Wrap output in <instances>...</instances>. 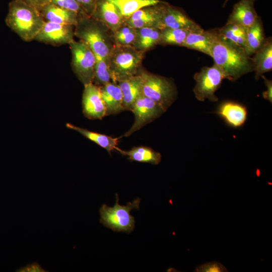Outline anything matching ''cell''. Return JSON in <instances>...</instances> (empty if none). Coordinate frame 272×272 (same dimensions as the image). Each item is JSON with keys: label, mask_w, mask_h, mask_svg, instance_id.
<instances>
[{"label": "cell", "mask_w": 272, "mask_h": 272, "mask_svg": "<svg viewBox=\"0 0 272 272\" xmlns=\"http://www.w3.org/2000/svg\"><path fill=\"white\" fill-rule=\"evenodd\" d=\"M211 57L224 73L226 79L235 81L253 71L252 59L243 47L221 37L213 30Z\"/></svg>", "instance_id": "cell-1"}, {"label": "cell", "mask_w": 272, "mask_h": 272, "mask_svg": "<svg viewBox=\"0 0 272 272\" xmlns=\"http://www.w3.org/2000/svg\"><path fill=\"white\" fill-rule=\"evenodd\" d=\"M44 22L36 8L20 0L9 3L6 24L24 41L34 40Z\"/></svg>", "instance_id": "cell-2"}, {"label": "cell", "mask_w": 272, "mask_h": 272, "mask_svg": "<svg viewBox=\"0 0 272 272\" xmlns=\"http://www.w3.org/2000/svg\"><path fill=\"white\" fill-rule=\"evenodd\" d=\"M104 26L92 17L83 16L75 26V35L85 42L96 56L109 59L115 46L111 43Z\"/></svg>", "instance_id": "cell-3"}, {"label": "cell", "mask_w": 272, "mask_h": 272, "mask_svg": "<svg viewBox=\"0 0 272 272\" xmlns=\"http://www.w3.org/2000/svg\"><path fill=\"white\" fill-rule=\"evenodd\" d=\"M144 52L133 46H115L109 57L112 82H117L137 75L144 57Z\"/></svg>", "instance_id": "cell-4"}, {"label": "cell", "mask_w": 272, "mask_h": 272, "mask_svg": "<svg viewBox=\"0 0 272 272\" xmlns=\"http://www.w3.org/2000/svg\"><path fill=\"white\" fill-rule=\"evenodd\" d=\"M142 94L160 104L166 110L173 103L177 96L174 84L168 78L140 71Z\"/></svg>", "instance_id": "cell-5"}, {"label": "cell", "mask_w": 272, "mask_h": 272, "mask_svg": "<svg viewBox=\"0 0 272 272\" xmlns=\"http://www.w3.org/2000/svg\"><path fill=\"white\" fill-rule=\"evenodd\" d=\"M116 196V202L113 207H110L103 204L100 208V222L114 231L130 233L135 227L134 218L130 212L133 209L139 210L141 199L137 197L132 202H127L126 206H122L118 203L117 193Z\"/></svg>", "instance_id": "cell-6"}, {"label": "cell", "mask_w": 272, "mask_h": 272, "mask_svg": "<svg viewBox=\"0 0 272 272\" xmlns=\"http://www.w3.org/2000/svg\"><path fill=\"white\" fill-rule=\"evenodd\" d=\"M73 70L84 85L92 83L96 55L83 41L74 40L70 44Z\"/></svg>", "instance_id": "cell-7"}, {"label": "cell", "mask_w": 272, "mask_h": 272, "mask_svg": "<svg viewBox=\"0 0 272 272\" xmlns=\"http://www.w3.org/2000/svg\"><path fill=\"white\" fill-rule=\"evenodd\" d=\"M194 79L196 84L193 93L198 100L203 101L207 99L212 102L218 100L215 93L226 77L218 65L214 63L211 67H203L194 75Z\"/></svg>", "instance_id": "cell-8"}, {"label": "cell", "mask_w": 272, "mask_h": 272, "mask_svg": "<svg viewBox=\"0 0 272 272\" xmlns=\"http://www.w3.org/2000/svg\"><path fill=\"white\" fill-rule=\"evenodd\" d=\"M166 111L160 104L142 94L132 106L131 111L134 114V121L124 136H130L160 117Z\"/></svg>", "instance_id": "cell-9"}, {"label": "cell", "mask_w": 272, "mask_h": 272, "mask_svg": "<svg viewBox=\"0 0 272 272\" xmlns=\"http://www.w3.org/2000/svg\"><path fill=\"white\" fill-rule=\"evenodd\" d=\"M74 27L45 21L34 40L55 46L70 44L74 40Z\"/></svg>", "instance_id": "cell-10"}, {"label": "cell", "mask_w": 272, "mask_h": 272, "mask_svg": "<svg viewBox=\"0 0 272 272\" xmlns=\"http://www.w3.org/2000/svg\"><path fill=\"white\" fill-rule=\"evenodd\" d=\"M83 112L90 119H102L106 116V108L100 87L90 83L84 85L82 97Z\"/></svg>", "instance_id": "cell-11"}, {"label": "cell", "mask_w": 272, "mask_h": 272, "mask_svg": "<svg viewBox=\"0 0 272 272\" xmlns=\"http://www.w3.org/2000/svg\"><path fill=\"white\" fill-rule=\"evenodd\" d=\"M198 26L182 11L166 4L156 28L162 30L164 29H191Z\"/></svg>", "instance_id": "cell-12"}, {"label": "cell", "mask_w": 272, "mask_h": 272, "mask_svg": "<svg viewBox=\"0 0 272 272\" xmlns=\"http://www.w3.org/2000/svg\"><path fill=\"white\" fill-rule=\"evenodd\" d=\"M92 17L113 32L123 25L126 20L115 5L108 0H98Z\"/></svg>", "instance_id": "cell-13"}, {"label": "cell", "mask_w": 272, "mask_h": 272, "mask_svg": "<svg viewBox=\"0 0 272 272\" xmlns=\"http://www.w3.org/2000/svg\"><path fill=\"white\" fill-rule=\"evenodd\" d=\"M166 3L162 2L156 5L142 8L135 12L124 23L131 27L139 29L156 25Z\"/></svg>", "instance_id": "cell-14"}, {"label": "cell", "mask_w": 272, "mask_h": 272, "mask_svg": "<svg viewBox=\"0 0 272 272\" xmlns=\"http://www.w3.org/2000/svg\"><path fill=\"white\" fill-rule=\"evenodd\" d=\"M255 0H240L235 4L227 23L247 29L258 17L254 8Z\"/></svg>", "instance_id": "cell-15"}, {"label": "cell", "mask_w": 272, "mask_h": 272, "mask_svg": "<svg viewBox=\"0 0 272 272\" xmlns=\"http://www.w3.org/2000/svg\"><path fill=\"white\" fill-rule=\"evenodd\" d=\"M41 16L46 22L60 24L76 26L81 17L77 13L50 3H47L39 10Z\"/></svg>", "instance_id": "cell-16"}, {"label": "cell", "mask_w": 272, "mask_h": 272, "mask_svg": "<svg viewBox=\"0 0 272 272\" xmlns=\"http://www.w3.org/2000/svg\"><path fill=\"white\" fill-rule=\"evenodd\" d=\"M213 35V30L206 31L198 26L190 30L183 46L211 56Z\"/></svg>", "instance_id": "cell-17"}, {"label": "cell", "mask_w": 272, "mask_h": 272, "mask_svg": "<svg viewBox=\"0 0 272 272\" xmlns=\"http://www.w3.org/2000/svg\"><path fill=\"white\" fill-rule=\"evenodd\" d=\"M106 108V116L117 114L123 111L122 95L117 83L110 82L100 87Z\"/></svg>", "instance_id": "cell-18"}, {"label": "cell", "mask_w": 272, "mask_h": 272, "mask_svg": "<svg viewBox=\"0 0 272 272\" xmlns=\"http://www.w3.org/2000/svg\"><path fill=\"white\" fill-rule=\"evenodd\" d=\"M252 59L253 71L258 80L263 74L272 70V41L271 37L265 39L261 47L254 53Z\"/></svg>", "instance_id": "cell-19"}, {"label": "cell", "mask_w": 272, "mask_h": 272, "mask_svg": "<svg viewBox=\"0 0 272 272\" xmlns=\"http://www.w3.org/2000/svg\"><path fill=\"white\" fill-rule=\"evenodd\" d=\"M217 113L230 125L240 127L245 122L247 110L243 105L234 102H225L220 105Z\"/></svg>", "instance_id": "cell-20"}, {"label": "cell", "mask_w": 272, "mask_h": 272, "mask_svg": "<svg viewBox=\"0 0 272 272\" xmlns=\"http://www.w3.org/2000/svg\"><path fill=\"white\" fill-rule=\"evenodd\" d=\"M116 83L121 91L124 110L131 111L134 102L142 94L141 81L138 74L119 81Z\"/></svg>", "instance_id": "cell-21"}, {"label": "cell", "mask_w": 272, "mask_h": 272, "mask_svg": "<svg viewBox=\"0 0 272 272\" xmlns=\"http://www.w3.org/2000/svg\"><path fill=\"white\" fill-rule=\"evenodd\" d=\"M265 40L262 22L258 16L254 23L246 29L244 50L248 56L254 54Z\"/></svg>", "instance_id": "cell-22"}, {"label": "cell", "mask_w": 272, "mask_h": 272, "mask_svg": "<svg viewBox=\"0 0 272 272\" xmlns=\"http://www.w3.org/2000/svg\"><path fill=\"white\" fill-rule=\"evenodd\" d=\"M115 150L127 157L131 161L158 165L161 160V154L148 147H134L128 151L122 150L117 147Z\"/></svg>", "instance_id": "cell-23"}, {"label": "cell", "mask_w": 272, "mask_h": 272, "mask_svg": "<svg viewBox=\"0 0 272 272\" xmlns=\"http://www.w3.org/2000/svg\"><path fill=\"white\" fill-rule=\"evenodd\" d=\"M161 30L154 27L137 29V35L133 47L137 50L144 52L159 44Z\"/></svg>", "instance_id": "cell-24"}, {"label": "cell", "mask_w": 272, "mask_h": 272, "mask_svg": "<svg viewBox=\"0 0 272 272\" xmlns=\"http://www.w3.org/2000/svg\"><path fill=\"white\" fill-rule=\"evenodd\" d=\"M66 126L69 129L77 131L84 137L105 149L110 154L117 147L118 138L91 131L69 123L66 124Z\"/></svg>", "instance_id": "cell-25"}, {"label": "cell", "mask_w": 272, "mask_h": 272, "mask_svg": "<svg viewBox=\"0 0 272 272\" xmlns=\"http://www.w3.org/2000/svg\"><path fill=\"white\" fill-rule=\"evenodd\" d=\"M117 8L126 20L137 11L149 6L162 3L160 0H108Z\"/></svg>", "instance_id": "cell-26"}, {"label": "cell", "mask_w": 272, "mask_h": 272, "mask_svg": "<svg viewBox=\"0 0 272 272\" xmlns=\"http://www.w3.org/2000/svg\"><path fill=\"white\" fill-rule=\"evenodd\" d=\"M219 35L225 40L244 48L246 29L236 24L228 23L217 30Z\"/></svg>", "instance_id": "cell-27"}, {"label": "cell", "mask_w": 272, "mask_h": 272, "mask_svg": "<svg viewBox=\"0 0 272 272\" xmlns=\"http://www.w3.org/2000/svg\"><path fill=\"white\" fill-rule=\"evenodd\" d=\"M93 83L101 87L112 82L109 59L96 56Z\"/></svg>", "instance_id": "cell-28"}, {"label": "cell", "mask_w": 272, "mask_h": 272, "mask_svg": "<svg viewBox=\"0 0 272 272\" xmlns=\"http://www.w3.org/2000/svg\"><path fill=\"white\" fill-rule=\"evenodd\" d=\"M191 29H163L161 30V39L159 43L165 45H175L183 46L186 36Z\"/></svg>", "instance_id": "cell-29"}, {"label": "cell", "mask_w": 272, "mask_h": 272, "mask_svg": "<svg viewBox=\"0 0 272 272\" xmlns=\"http://www.w3.org/2000/svg\"><path fill=\"white\" fill-rule=\"evenodd\" d=\"M113 33L117 46H133L137 35V29L124 23Z\"/></svg>", "instance_id": "cell-30"}, {"label": "cell", "mask_w": 272, "mask_h": 272, "mask_svg": "<svg viewBox=\"0 0 272 272\" xmlns=\"http://www.w3.org/2000/svg\"><path fill=\"white\" fill-rule=\"evenodd\" d=\"M48 3L74 12L81 17L88 16L76 0H49Z\"/></svg>", "instance_id": "cell-31"}, {"label": "cell", "mask_w": 272, "mask_h": 272, "mask_svg": "<svg viewBox=\"0 0 272 272\" xmlns=\"http://www.w3.org/2000/svg\"><path fill=\"white\" fill-rule=\"evenodd\" d=\"M195 271L197 272H224L228 271L226 267L218 262L205 263L196 267Z\"/></svg>", "instance_id": "cell-32"}, {"label": "cell", "mask_w": 272, "mask_h": 272, "mask_svg": "<svg viewBox=\"0 0 272 272\" xmlns=\"http://www.w3.org/2000/svg\"><path fill=\"white\" fill-rule=\"evenodd\" d=\"M84 12L92 17L96 8L98 0H76Z\"/></svg>", "instance_id": "cell-33"}, {"label": "cell", "mask_w": 272, "mask_h": 272, "mask_svg": "<svg viewBox=\"0 0 272 272\" xmlns=\"http://www.w3.org/2000/svg\"><path fill=\"white\" fill-rule=\"evenodd\" d=\"M19 272H45L46 270L37 262L29 263L18 269Z\"/></svg>", "instance_id": "cell-34"}, {"label": "cell", "mask_w": 272, "mask_h": 272, "mask_svg": "<svg viewBox=\"0 0 272 272\" xmlns=\"http://www.w3.org/2000/svg\"><path fill=\"white\" fill-rule=\"evenodd\" d=\"M261 77L264 80V84L267 88L263 94V97L271 103L272 102V82L271 80L267 79L265 76L262 75Z\"/></svg>", "instance_id": "cell-35"}, {"label": "cell", "mask_w": 272, "mask_h": 272, "mask_svg": "<svg viewBox=\"0 0 272 272\" xmlns=\"http://www.w3.org/2000/svg\"><path fill=\"white\" fill-rule=\"evenodd\" d=\"M31 6L38 10L44 5L48 3L49 0H20Z\"/></svg>", "instance_id": "cell-36"}, {"label": "cell", "mask_w": 272, "mask_h": 272, "mask_svg": "<svg viewBox=\"0 0 272 272\" xmlns=\"http://www.w3.org/2000/svg\"><path fill=\"white\" fill-rule=\"evenodd\" d=\"M228 0H226V1H225L224 5H225L226 4V3L228 2Z\"/></svg>", "instance_id": "cell-37"}]
</instances>
